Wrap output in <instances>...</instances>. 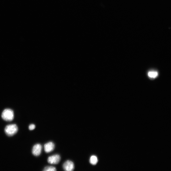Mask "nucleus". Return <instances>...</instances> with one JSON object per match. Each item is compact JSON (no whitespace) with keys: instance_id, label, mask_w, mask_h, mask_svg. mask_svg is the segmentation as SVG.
<instances>
[{"instance_id":"f257e3e1","label":"nucleus","mask_w":171,"mask_h":171,"mask_svg":"<svg viewBox=\"0 0 171 171\" xmlns=\"http://www.w3.org/2000/svg\"><path fill=\"white\" fill-rule=\"evenodd\" d=\"M18 127L16 124H11L7 126L5 129L6 134L9 136H13L18 132Z\"/></svg>"},{"instance_id":"f03ea898","label":"nucleus","mask_w":171,"mask_h":171,"mask_svg":"<svg viewBox=\"0 0 171 171\" xmlns=\"http://www.w3.org/2000/svg\"><path fill=\"white\" fill-rule=\"evenodd\" d=\"M2 117L5 121L8 122L12 121L14 117L13 111L10 109H5L2 113Z\"/></svg>"},{"instance_id":"7ed1b4c3","label":"nucleus","mask_w":171,"mask_h":171,"mask_svg":"<svg viewBox=\"0 0 171 171\" xmlns=\"http://www.w3.org/2000/svg\"><path fill=\"white\" fill-rule=\"evenodd\" d=\"M61 159V156L59 155L55 154L49 156L48 159V162L51 164L57 165L59 163Z\"/></svg>"},{"instance_id":"20e7f679","label":"nucleus","mask_w":171,"mask_h":171,"mask_svg":"<svg viewBox=\"0 0 171 171\" xmlns=\"http://www.w3.org/2000/svg\"><path fill=\"white\" fill-rule=\"evenodd\" d=\"M63 168L65 171H74L75 165L74 163L70 160H67L64 163Z\"/></svg>"},{"instance_id":"39448f33","label":"nucleus","mask_w":171,"mask_h":171,"mask_svg":"<svg viewBox=\"0 0 171 171\" xmlns=\"http://www.w3.org/2000/svg\"><path fill=\"white\" fill-rule=\"evenodd\" d=\"M42 150V146L40 144L35 145L32 148L33 154L36 156H39L41 153Z\"/></svg>"},{"instance_id":"423d86ee","label":"nucleus","mask_w":171,"mask_h":171,"mask_svg":"<svg viewBox=\"0 0 171 171\" xmlns=\"http://www.w3.org/2000/svg\"><path fill=\"white\" fill-rule=\"evenodd\" d=\"M55 147L53 142H49L45 145V151L47 153H50L54 150Z\"/></svg>"},{"instance_id":"0eeeda50","label":"nucleus","mask_w":171,"mask_h":171,"mask_svg":"<svg viewBox=\"0 0 171 171\" xmlns=\"http://www.w3.org/2000/svg\"><path fill=\"white\" fill-rule=\"evenodd\" d=\"M90 163L91 165H96L98 162V159L96 156H92L89 160Z\"/></svg>"},{"instance_id":"6e6552de","label":"nucleus","mask_w":171,"mask_h":171,"mask_svg":"<svg viewBox=\"0 0 171 171\" xmlns=\"http://www.w3.org/2000/svg\"><path fill=\"white\" fill-rule=\"evenodd\" d=\"M158 73L156 71H150L148 73V76L151 78H155L158 76Z\"/></svg>"},{"instance_id":"1a4fd4ad","label":"nucleus","mask_w":171,"mask_h":171,"mask_svg":"<svg viewBox=\"0 0 171 171\" xmlns=\"http://www.w3.org/2000/svg\"><path fill=\"white\" fill-rule=\"evenodd\" d=\"M42 171H56L55 167L52 166L45 167Z\"/></svg>"},{"instance_id":"9d476101","label":"nucleus","mask_w":171,"mask_h":171,"mask_svg":"<svg viewBox=\"0 0 171 171\" xmlns=\"http://www.w3.org/2000/svg\"><path fill=\"white\" fill-rule=\"evenodd\" d=\"M29 130H32L34 129L35 128V126L34 124H32L29 126Z\"/></svg>"}]
</instances>
